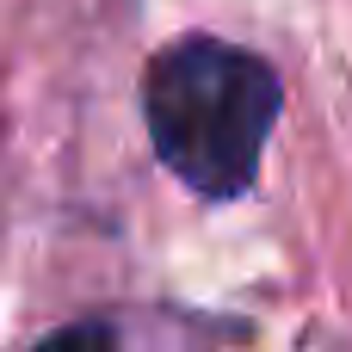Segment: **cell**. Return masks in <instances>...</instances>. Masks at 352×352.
I'll return each instance as SVG.
<instances>
[{
    "instance_id": "obj_1",
    "label": "cell",
    "mask_w": 352,
    "mask_h": 352,
    "mask_svg": "<svg viewBox=\"0 0 352 352\" xmlns=\"http://www.w3.org/2000/svg\"><path fill=\"white\" fill-rule=\"evenodd\" d=\"M278 105V74L223 37H173L142 74L148 142L198 198H241L254 186Z\"/></svg>"
}]
</instances>
